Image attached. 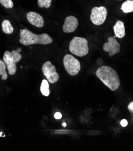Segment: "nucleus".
Instances as JSON below:
<instances>
[{
	"mask_svg": "<svg viewBox=\"0 0 133 151\" xmlns=\"http://www.w3.org/2000/svg\"><path fill=\"white\" fill-rule=\"evenodd\" d=\"M97 77L112 91L119 88L121 81L117 72L110 66H102L96 71Z\"/></svg>",
	"mask_w": 133,
	"mask_h": 151,
	"instance_id": "obj_1",
	"label": "nucleus"
},
{
	"mask_svg": "<svg viewBox=\"0 0 133 151\" xmlns=\"http://www.w3.org/2000/svg\"><path fill=\"white\" fill-rule=\"evenodd\" d=\"M19 42L25 46L34 44L49 45L52 43V38L47 33L36 35L27 29H23L20 32Z\"/></svg>",
	"mask_w": 133,
	"mask_h": 151,
	"instance_id": "obj_2",
	"label": "nucleus"
},
{
	"mask_svg": "<svg viewBox=\"0 0 133 151\" xmlns=\"http://www.w3.org/2000/svg\"><path fill=\"white\" fill-rule=\"evenodd\" d=\"M69 50L71 54L78 57H83L89 52V47L87 40L83 37H75L71 39Z\"/></svg>",
	"mask_w": 133,
	"mask_h": 151,
	"instance_id": "obj_3",
	"label": "nucleus"
},
{
	"mask_svg": "<svg viewBox=\"0 0 133 151\" xmlns=\"http://www.w3.org/2000/svg\"><path fill=\"white\" fill-rule=\"evenodd\" d=\"M21 51V49L19 48L16 51L13 50L11 52L6 51L4 54L3 60L10 75H13L16 72V63L22 58V55L20 54Z\"/></svg>",
	"mask_w": 133,
	"mask_h": 151,
	"instance_id": "obj_4",
	"label": "nucleus"
},
{
	"mask_svg": "<svg viewBox=\"0 0 133 151\" xmlns=\"http://www.w3.org/2000/svg\"><path fill=\"white\" fill-rule=\"evenodd\" d=\"M63 63L66 71L71 76L76 75L81 68L79 60L70 54H66L64 56Z\"/></svg>",
	"mask_w": 133,
	"mask_h": 151,
	"instance_id": "obj_5",
	"label": "nucleus"
},
{
	"mask_svg": "<svg viewBox=\"0 0 133 151\" xmlns=\"http://www.w3.org/2000/svg\"><path fill=\"white\" fill-rule=\"evenodd\" d=\"M107 15V10L105 6L95 7L91 10L90 19L95 25H100L104 24Z\"/></svg>",
	"mask_w": 133,
	"mask_h": 151,
	"instance_id": "obj_6",
	"label": "nucleus"
},
{
	"mask_svg": "<svg viewBox=\"0 0 133 151\" xmlns=\"http://www.w3.org/2000/svg\"><path fill=\"white\" fill-rule=\"evenodd\" d=\"M41 69L44 75L49 83L54 84L59 80L60 78L59 74L56 70L55 66L53 65L50 62L48 61L44 63Z\"/></svg>",
	"mask_w": 133,
	"mask_h": 151,
	"instance_id": "obj_7",
	"label": "nucleus"
},
{
	"mask_svg": "<svg viewBox=\"0 0 133 151\" xmlns=\"http://www.w3.org/2000/svg\"><path fill=\"white\" fill-rule=\"evenodd\" d=\"M121 45L115 37H110L108 38V42H106L103 45V50L109 52V55L112 57L116 54L120 52Z\"/></svg>",
	"mask_w": 133,
	"mask_h": 151,
	"instance_id": "obj_8",
	"label": "nucleus"
},
{
	"mask_svg": "<svg viewBox=\"0 0 133 151\" xmlns=\"http://www.w3.org/2000/svg\"><path fill=\"white\" fill-rule=\"evenodd\" d=\"M78 24V20L75 17L68 16L65 19L63 29L66 33H73L76 29Z\"/></svg>",
	"mask_w": 133,
	"mask_h": 151,
	"instance_id": "obj_9",
	"label": "nucleus"
},
{
	"mask_svg": "<svg viewBox=\"0 0 133 151\" xmlns=\"http://www.w3.org/2000/svg\"><path fill=\"white\" fill-rule=\"evenodd\" d=\"M26 18L31 24L41 28L44 25V19L41 15L34 12H29L26 14Z\"/></svg>",
	"mask_w": 133,
	"mask_h": 151,
	"instance_id": "obj_10",
	"label": "nucleus"
},
{
	"mask_svg": "<svg viewBox=\"0 0 133 151\" xmlns=\"http://www.w3.org/2000/svg\"><path fill=\"white\" fill-rule=\"evenodd\" d=\"M115 37L118 38H123L125 35V29L124 24L121 21H117L113 27Z\"/></svg>",
	"mask_w": 133,
	"mask_h": 151,
	"instance_id": "obj_11",
	"label": "nucleus"
},
{
	"mask_svg": "<svg viewBox=\"0 0 133 151\" xmlns=\"http://www.w3.org/2000/svg\"><path fill=\"white\" fill-rule=\"evenodd\" d=\"M1 27L3 32L7 35L11 34L14 31V28L9 20H4L2 22Z\"/></svg>",
	"mask_w": 133,
	"mask_h": 151,
	"instance_id": "obj_12",
	"label": "nucleus"
},
{
	"mask_svg": "<svg viewBox=\"0 0 133 151\" xmlns=\"http://www.w3.org/2000/svg\"><path fill=\"white\" fill-rule=\"evenodd\" d=\"M40 91L43 95L48 96L50 95L49 84L47 80H43L40 87Z\"/></svg>",
	"mask_w": 133,
	"mask_h": 151,
	"instance_id": "obj_13",
	"label": "nucleus"
},
{
	"mask_svg": "<svg viewBox=\"0 0 133 151\" xmlns=\"http://www.w3.org/2000/svg\"><path fill=\"white\" fill-rule=\"evenodd\" d=\"M121 10L125 13L133 12V0H127L121 6Z\"/></svg>",
	"mask_w": 133,
	"mask_h": 151,
	"instance_id": "obj_14",
	"label": "nucleus"
},
{
	"mask_svg": "<svg viewBox=\"0 0 133 151\" xmlns=\"http://www.w3.org/2000/svg\"><path fill=\"white\" fill-rule=\"evenodd\" d=\"M7 66L4 62L0 60V75L1 76L2 80H6L7 79L8 75L6 71Z\"/></svg>",
	"mask_w": 133,
	"mask_h": 151,
	"instance_id": "obj_15",
	"label": "nucleus"
},
{
	"mask_svg": "<svg viewBox=\"0 0 133 151\" xmlns=\"http://www.w3.org/2000/svg\"><path fill=\"white\" fill-rule=\"evenodd\" d=\"M52 0H38V6L40 8L48 9L51 6Z\"/></svg>",
	"mask_w": 133,
	"mask_h": 151,
	"instance_id": "obj_16",
	"label": "nucleus"
},
{
	"mask_svg": "<svg viewBox=\"0 0 133 151\" xmlns=\"http://www.w3.org/2000/svg\"><path fill=\"white\" fill-rule=\"evenodd\" d=\"M0 3L7 9H11L14 6L13 3L11 0H0Z\"/></svg>",
	"mask_w": 133,
	"mask_h": 151,
	"instance_id": "obj_17",
	"label": "nucleus"
},
{
	"mask_svg": "<svg viewBox=\"0 0 133 151\" xmlns=\"http://www.w3.org/2000/svg\"><path fill=\"white\" fill-rule=\"evenodd\" d=\"M54 117L56 119H61L62 117V114L60 113V112H56L55 115H54Z\"/></svg>",
	"mask_w": 133,
	"mask_h": 151,
	"instance_id": "obj_18",
	"label": "nucleus"
},
{
	"mask_svg": "<svg viewBox=\"0 0 133 151\" xmlns=\"http://www.w3.org/2000/svg\"><path fill=\"white\" fill-rule=\"evenodd\" d=\"M128 109L131 113H133V102H131L130 104L128 105Z\"/></svg>",
	"mask_w": 133,
	"mask_h": 151,
	"instance_id": "obj_19",
	"label": "nucleus"
},
{
	"mask_svg": "<svg viewBox=\"0 0 133 151\" xmlns=\"http://www.w3.org/2000/svg\"><path fill=\"white\" fill-rule=\"evenodd\" d=\"M121 125L123 127H127V125H128V122H127V120H125V119H123V120H121Z\"/></svg>",
	"mask_w": 133,
	"mask_h": 151,
	"instance_id": "obj_20",
	"label": "nucleus"
},
{
	"mask_svg": "<svg viewBox=\"0 0 133 151\" xmlns=\"http://www.w3.org/2000/svg\"><path fill=\"white\" fill-rule=\"evenodd\" d=\"M66 125H67V124H66L65 123H63V126L64 127H65Z\"/></svg>",
	"mask_w": 133,
	"mask_h": 151,
	"instance_id": "obj_21",
	"label": "nucleus"
}]
</instances>
